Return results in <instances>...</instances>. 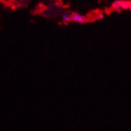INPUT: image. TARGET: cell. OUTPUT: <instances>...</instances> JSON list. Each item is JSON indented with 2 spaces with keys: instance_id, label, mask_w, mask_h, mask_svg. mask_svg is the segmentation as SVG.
<instances>
[{
  "instance_id": "1",
  "label": "cell",
  "mask_w": 131,
  "mask_h": 131,
  "mask_svg": "<svg viewBox=\"0 0 131 131\" xmlns=\"http://www.w3.org/2000/svg\"><path fill=\"white\" fill-rule=\"evenodd\" d=\"M72 21L76 23H84L87 21V18L80 14H73L72 15Z\"/></svg>"
},
{
  "instance_id": "2",
  "label": "cell",
  "mask_w": 131,
  "mask_h": 131,
  "mask_svg": "<svg viewBox=\"0 0 131 131\" xmlns=\"http://www.w3.org/2000/svg\"><path fill=\"white\" fill-rule=\"evenodd\" d=\"M112 7L114 10H117V11H120L122 10L121 9V1H118V0L114 1L112 4Z\"/></svg>"
},
{
  "instance_id": "3",
  "label": "cell",
  "mask_w": 131,
  "mask_h": 131,
  "mask_svg": "<svg viewBox=\"0 0 131 131\" xmlns=\"http://www.w3.org/2000/svg\"><path fill=\"white\" fill-rule=\"evenodd\" d=\"M62 21L64 23H68L72 21V15L68 14H64L62 15Z\"/></svg>"
},
{
  "instance_id": "4",
  "label": "cell",
  "mask_w": 131,
  "mask_h": 131,
  "mask_svg": "<svg viewBox=\"0 0 131 131\" xmlns=\"http://www.w3.org/2000/svg\"><path fill=\"white\" fill-rule=\"evenodd\" d=\"M130 3L128 1H121V9L122 10H127L129 9Z\"/></svg>"
},
{
  "instance_id": "5",
  "label": "cell",
  "mask_w": 131,
  "mask_h": 131,
  "mask_svg": "<svg viewBox=\"0 0 131 131\" xmlns=\"http://www.w3.org/2000/svg\"><path fill=\"white\" fill-rule=\"evenodd\" d=\"M103 18V15L102 14H99L98 15V17H97L98 19H102Z\"/></svg>"
},
{
  "instance_id": "6",
  "label": "cell",
  "mask_w": 131,
  "mask_h": 131,
  "mask_svg": "<svg viewBox=\"0 0 131 131\" xmlns=\"http://www.w3.org/2000/svg\"><path fill=\"white\" fill-rule=\"evenodd\" d=\"M129 9H131V3H130V6H129Z\"/></svg>"
}]
</instances>
